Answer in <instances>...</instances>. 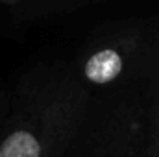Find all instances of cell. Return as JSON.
<instances>
[{
    "label": "cell",
    "mask_w": 159,
    "mask_h": 157,
    "mask_svg": "<svg viewBox=\"0 0 159 157\" xmlns=\"http://www.w3.org/2000/svg\"><path fill=\"white\" fill-rule=\"evenodd\" d=\"M91 98L70 61L32 67L19 79L0 122V157H63Z\"/></svg>",
    "instance_id": "cell-1"
},
{
    "label": "cell",
    "mask_w": 159,
    "mask_h": 157,
    "mask_svg": "<svg viewBox=\"0 0 159 157\" xmlns=\"http://www.w3.org/2000/svg\"><path fill=\"white\" fill-rule=\"evenodd\" d=\"M159 61V20L126 19L93 34L70 61L93 92L148 85Z\"/></svg>",
    "instance_id": "cell-2"
},
{
    "label": "cell",
    "mask_w": 159,
    "mask_h": 157,
    "mask_svg": "<svg viewBox=\"0 0 159 157\" xmlns=\"http://www.w3.org/2000/svg\"><path fill=\"white\" fill-rule=\"evenodd\" d=\"M146 102L148 85L93 94L63 157H144Z\"/></svg>",
    "instance_id": "cell-3"
},
{
    "label": "cell",
    "mask_w": 159,
    "mask_h": 157,
    "mask_svg": "<svg viewBox=\"0 0 159 157\" xmlns=\"http://www.w3.org/2000/svg\"><path fill=\"white\" fill-rule=\"evenodd\" d=\"M146 152L159 154V61L148 83L146 102Z\"/></svg>",
    "instance_id": "cell-4"
},
{
    "label": "cell",
    "mask_w": 159,
    "mask_h": 157,
    "mask_svg": "<svg viewBox=\"0 0 159 157\" xmlns=\"http://www.w3.org/2000/svg\"><path fill=\"white\" fill-rule=\"evenodd\" d=\"M98 2L102 0H30L20 7L24 9L26 17H52V15H65L70 11H78L81 7Z\"/></svg>",
    "instance_id": "cell-5"
},
{
    "label": "cell",
    "mask_w": 159,
    "mask_h": 157,
    "mask_svg": "<svg viewBox=\"0 0 159 157\" xmlns=\"http://www.w3.org/2000/svg\"><path fill=\"white\" fill-rule=\"evenodd\" d=\"M30 0H0L2 6H11V7H20L24 4H28Z\"/></svg>",
    "instance_id": "cell-6"
},
{
    "label": "cell",
    "mask_w": 159,
    "mask_h": 157,
    "mask_svg": "<svg viewBox=\"0 0 159 157\" xmlns=\"http://www.w3.org/2000/svg\"><path fill=\"white\" fill-rule=\"evenodd\" d=\"M144 157H159V154H154V152H146Z\"/></svg>",
    "instance_id": "cell-7"
}]
</instances>
